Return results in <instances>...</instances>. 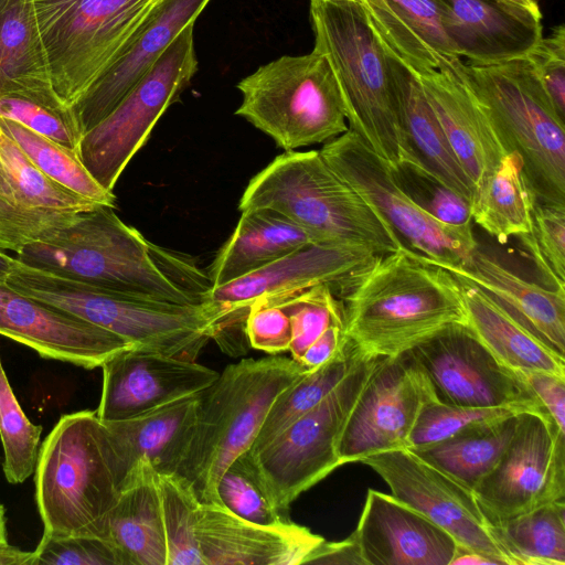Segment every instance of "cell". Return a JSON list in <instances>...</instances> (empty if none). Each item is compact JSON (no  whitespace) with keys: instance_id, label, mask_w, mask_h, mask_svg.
Wrapping results in <instances>:
<instances>
[{"instance_id":"cell-34","label":"cell","mask_w":565,"mask_h":565,"mask_svg":"<svg viewBox=\"0 0 565 565\" xmlns=\"http://www.w3.org/2000/svg\"><path fill=\"white\" fill-rule=\"evenodd\" d=\"M537 198L518 152H508L494 171L476 190L472 221L500 244L529 234Z\"/></svg>"},{"instance_id":"cell-37","label":"cell","mask_w":565,"mask_h":565,"mask_svg":"<svg viewBox=\"0 0 565 565\" xmlns=\"http://www.w3.org/2000/svg\"><path fill=\"white\" fill-rule=\"evenodd\" d=\"M492 525L509 565H565V500Z\"/></svg>"},{"instance_id":"cell-8","label":"cell","mask_w":565,"mask_h":565,"mask_svg":"<svg viewBox=\"0 0 565 565\" xmlns=\"http://www.w3.org/2000/svg\"><path fill=\"white\" fill-rule=\"evenodd\" d=\"M509 152L523 160L537 200L565 203V120L526 56L498 64H458Z\"/></svg>"},{"instance_id":"cell-33","label":"cell","mask_w":565,"mask_h":565,"mask_svg":"<svg viewBox=\"0 0 565 565\" xmlns=\"http://www.w3.org/2000/svg\"><path fill=\"white\" fill-rule=\"evenodd\" d=\"M6 93L62 100L51 82L33 0H0V94Z\"/></svg>"},{"instance_id":"cell-51","label":"cell","mask_w":565,"mask_h":565,"mask_svg":"<svg viewBox=\"0 0 565 565\" xmlns=\"http://www.w3.org/2000/svg\"><path fill=\"white\" fill-rule=\"evenodd\" d=\"M515 374L530 387L556 427L565 433V376L544 371Z\"/></svg>"},{"instance_id":"cell-53","label":"cell","mask_w":565,"mask_h":565,"mask_svg":"<svg viewBox=\"0 0 565 565\" xmlns=\"http://www.w3.org/2000/svg\"><path fill=\"white\" fill-rule=\"evenodd\" d=\"M33 552L0 542V565H32Z\"/></svg>"},{"instance_id":"cell-10","label":"cell","mask_w":565,"mask_h":565,"mask_svg":"<svg viewBox=\"0 0 565 565\" xmlns=\"http://www.w3.org/2000/svg\"><path fill=\"white\" fill-rule=\"evenodd\" d=\"M156 0H33L50 77L71 106L106 70Z\"/></svg>"},{"instance_id":"cell-32","label":"cell","mask_w":565,"mask_h":565,"mask_svg":"<svg viewBox=\"0 0 565 565\" xmlns=\"http://www.w3.org/2000/svg\"><path fill=\"white\" fill-rule=\"evenodd\" d=\"M386 54L412 150L438 179L472 203L476 188L457 159L418 77L387 50Z\"/></svg>"},{"instance_id":"cell-17","label":"cell","mask_w":565,"mask_h":565,"mask_svg":"<svg viewBox=\"0 0 565 565\" xmlns=\"http://www.w3.org/2000/svg\"><path fill=\"white\" fill-rule=\"evenodd\" d=\"M361 462L387 483L395 499L427 516L457 544L509 565L472 490L408 448L376 452Z\"/></svg>"},{"instance_id":"cell-25","label":"cell","mask_w":565,"mask_h":565,"mask_svg":"<svg viewBox=\"0 0 565 565\" xmlns=\"http://www.w3.org/2000/svg\"><path fill=\"white\" fill-rule=\"evenodd\" d=\"M460 57L419 76L425 97L476 190L509 152L487 111L463 79Z\"/></svg>"},{"instance_id":"cell-20","label":"cell","mask_w":565,"mask_h":565,"mask_svg":"<svg viewBox=\"0 0 565 565\" xmlns=\"http://www.w3.org/2000/svg\"><path fill=\"white\" fill-rule=\"evenodd\" d=\"M0 334L41 358L92 370L135 348L121 337L0 282Z\"/></svg>"},{"instance_id":"cell-15","label":"cell","mask_w":565,"mask_h":565,"mask_svg":"<svg viewBox=\"0 0 565 565\" xmlns=\"http://www.w3.org/2000/svg\"><path fill=\"white\" fill-rule=\"evenodd\" d=\"M473 492L491 524L565 500V433L548 414H519L508 447Z\"/></svg>"},{"instance_id":"cell-52","label":"cell","mask_w":565,"mask_h":565,"mask_svg":"<svg viewBox=\"0 0 565 565\" xmlns=\"http://www.w3.org/2000/svg\"><path fill=\"white\" fill-rule=\"evenodd\" d=\"M348 342L344 322L333 323L308 347L298 363L306 369H316L337 355Z\"/></svg>"},{"instance_id":"cell-9","label":"cell","mask_w":565,"mask_h":565,"mask_svg":"<svg viewBox=\"0 0 565 565\" xmlns=\"http://www.w3.org/2000/svg\"><path fill=\"white\" fill-rule=\"evenodd\" d=\"M236 87L242 103L235 114L286 151L326 143L349 130L333 71L315 50L268 62Z\"/></svg>"},{"instance_id":"cell-41","label":"cell","mask_w":565,"mask_h":565,"mask_svg":"<svg viewBox=\"0 0 565 565\" xmlns=\"http://www.w3.org/2000/svg\"><path fill=\"white\" fill-rule=\"evenodd\" d=\"M42 431L43 427L22 411L0 359V439L2 469L9 483H23L34 475Z\"/></svg>"},{"instance_id":"cell-44","label":"cell","mask_w":565,"mask_h":565,"mask_svg":"<svg viewBox=\"0 0 565 565\" xmlns=\"http://www.w3.org/2000/svg\"><path fill=\"white\" fill-rule=\"evenodd\" d=\"M531 412L521 407H468L431 399L422 408L407 448L420 450L476 426Z\"/></svg>"},{"instance_id":"cell-47","label":"cell","mask_w":565,"mask_h":565,"mask_svg":"<svg viewBox=\"0 0 565 565\" xmlns=\"http://www.w3.org/2000/svg\"><path fill=\"white\" fill-rule=\"evenodd\" d=\"M217 494L223 507L247 521L263 525L287 522L273 505L244 454L221 476Z\"/></svg>"},{"instance_id":"cell-42","label":"cell","mask_w":565,"mask_h":565,"mask_svg":"<svg viewBox=\"0 0 565 565\" xmlns=\"http://www.w3.org/2000/svg\"><path fill=\"white\" fill-rule=\"evenodd\" d=\"M388 169L398 186L434 218L448 225L471 226V201L445 184L422 161L405 160Z\"/></svg>"},{"instance_id":"cell-26","label":"cell","mask_w":565,"mask_h":565,"mask_svg":"<svg viewBox=\"0 0 565 565\" xmlns=\"http://www.w3.org/2000/svg\"><path fill=\"white\" fill-rule=\"evenodd\" d=\"M440 268L480 287L552 351L565 358L564 289L527 281L479 247L465 266Z\"/></svg>"},{"instance_id":"cell-30","label":"cell","mask_w":565,"mask_h":565,"mask_svg":"<svg viewBox=\"0 0 565 565\" xmlns=\"http://www.w3.org/2000/svg\"><path fill=\"white\" fill-rule=\"evenodd\" d=\"M462 291L467 327L508 369L544 371L565 376V358L520 323L494 298L471 281L455 276Z\"/></svg>"},{"instance_id":"cell-21","label":"cell","mask_w":565,"mask_h":565,"mask_svg":"<svg viewBox=\"0 0 565 565\" xmlns=\"http://www.w3.org/2000/svg\"><path fill=\"white\" fill-rule=\"evenodd\" d=\"M210 1L156 0L113 62L71 105L83 135L117 106Z\"/></svg>"},{"instance_id":"cell-55","label":"cell","mask_w":565,"mask_h":565,"mask_svg":"<svg viewBox=\"0 0 565 565\" xmlns=\"http://www.w3.org/2000/svg\"><path fill=\"white\" fill-rule=\"evenodd\" d=\"M15 263L17 258L9 256L0 249V282H7Z\"/></svg>"},{"instance_id":"cell-3","label":"cell","mask_w":565,"mask_h":565,"mask_svg":"<svg viewBox=\"0 0 565 565\" xmlns=\"http://www.w3.org/2000/svg\"><path fill=\"white\" fill-rule=\"evenodd\" d=\"M126 475L96 411L63 415L41 444L34 471L41 539L107 540Z\"/></svg>"},{"instance_id":"cell-29","label":"cell","mask_w":565,"mask_h":565,"mask_svg":"<svg viewBox=\"0 0 565 565\" xmlns=\"http://www.w3.org/2000/svg\"><path fill=\"white\" fill-rule=\"evenodd\" d=\"M200 393L132 418L103 422L127 473L140 458L158 473H177L192 438Z\"/></svg>"},{"instance_id":"cell-46","label":"cell","mask_w":565,"mask_h":565,"mask_svg":"<svg viewBox=\"0 0 565 565\" xmlns=\"http://www.w3.org/2000/svg\"><path fill=\"white\" fill-rule=\"evenodd\" d=\"M288 315L291 359L300 360L308 347L331 324L344 322L343 306L329 285H318L276 303Z\"/></svg>"},{"instance_id":"cell-57","label":"cell","mask_w":565,"mask_h":565,"mask_svg":"<svg viewBox=\"0 0 565 565\" xmlns=\"http://www.w3.org/2000/svg\"><path fill=\"white\" fill-rule=\"evenodd\" d=\"M501 1H504V2H508V3H512V4H515V6H520V7H523V8H527V9H531V10H540L537 3L535 0H501Z\"/></svg>"},{"instance_id":"cell-49","label":"cell","mask_w":565,"mask_h":565,"mask_svg":"<svg viewBox=\"0 0 565 565\" xmlns=\"http://www.w3.org/2000/svg\"><path fill=\"white\" fill-rule=\"evenodd\" d=\"M557 115L565 120V26H556L526 55Z\"/></svg>"},{"instance_id":"cell-5","label":"cell","mask_w":565,"mask_h":565,"mask_svg":"<svg viewBox=\"0 0 565 565\" xmlns=\"http://www.w3.org/2000/svg\"><path fill=\"white\" fill-rule=\"evenodd\" d=\"M270 209L316 244L384 255L406 247L390 224L324 161L319 150L286 151L246 186L239 211Z\"/></svg>"},{"instance_id":"cell-24","label":"cell","mask_w":565,"mask_h":565,"mask_svg":"<svg viewBox=\"0 0 565 565\" xmlns=\"http://www.w3.org/2000/svg\"><path fill=\"white\" fill-rule=\"evenodd\" d=\"M448 42L470 64L526 56L542 36V14L501 0H436Z\"/></svg>"},{"instance_id":"cell-35","label":"cell","mask_w":565,"mask_h":565,"mask_svg":"<svg viewBox=\"0 0 565 565\" xmlns=\"http://www.w3.org/2000/svg\"><path fill=\"white\" fill-rule=\"evenodd\" d=\"M0 161L14 188L21 210L41 235L68 222L76 213L98 204L58 184L44 174L0 128Z\"/></svg>"},{"instance_id":"cell-13","label":"cell","mask_w":565,"mask_h":565,"mask_svg":"<svg viewBox=\"0 0 565 565\" xmlns=\"http://www.w3.org/2000/svg\"><path fill=\"white\" fill-rule=\"evenodd\" d=\"M193 25H188L117 106L82 136L78 157L105 190L113 192L159 118L196 73Z\"/></svg>"},{"instance_id":"cell-14","label":"cell","mask_w":565,"mask_h":565,"mask_svg":"<svg viewBox=\"0 0 565 565\" xmlns=\"http://www.w3.org/2000/svg\"><path fill=\"white\" fill-rule=\"evenodd\" d=\"M330 168L390 224L403 244L436 266H465L478 248L471 226L437 221L395 182L387 163L354 131L319 150Z\"/></svg>"},{"instance_id":"cell-2","label":"cell","mask_w":565,"mask_h":565,"mask_svg":"<svg viewBox=\"0 0 565 565\" xmlns=\"http://www.w3.org/2000/svg\"><path fill=\"white\" fill-rule=\"evenodd\" d=\"M337 296L348 341L366 358L397 356L467 324L458 279L407 247L380 255Z\"/></svg>"},{"instance_id":"cell-4","label":"cell","mask_w":565,"mask_h":565,"mask_svg":"<svg viewBox=\"0 0 565 565\" xmlns=\"http://www.w3.org/2000/svg\"><path fill=\"white\" fill-rule=\"evenodd\" d=\"M313 50L335 76L349 129L388 166L419 160L403 125L386 50L361 0H310ZM420 161V160H419Z\"/></svg>"},{"instance_id":"cell-48","label":"cell","mask_w":565,"mask_h":565,"mask_svg":"<svg viewBox=\"0 0 565 565\" xmlns=\"http://www.w3.org/2000/svg\"><path fill=\"white\" fill-rule=\"evenodd\" d=\"M122 565L113 544L94 536L41 539L32 565Z\"/></svg>"},{"instance_id":"cell-11","label":"cell","mask_w":565,"mask_h":565,"mask_svg":"<svg viewBox=\"0 0 565 565\" xmlns=\"http://www.w3.org/2000/svg\"><path fill=\"white\" fill-rule=\"evenodd\" d=\"M377 359L363 356L320 403L262 449L244 452L279 513L341 466L342 430Z\"/></svg>"},{"instance_id":"cell-27","label":"cell","mask_w":565,"mask_h":565,"mask_svg":"<svg viewBox=\"0 0 565 565\" xmlns=\"http://www.w3.org/2000/svg\"><path fill=\"white\" fill-rule=\"evenodd\" d=\"M383 46L417 77L458 57L436 0H361Z\"/></svg>"},{"instance_id":"cell-1","label":"cell","mask_w":565,"mask_h":565,"mask_svg":"<svg viewBox=\"0 0 565 565\" xmlns=\"http://www.w3.org/2000/svg\"><path fill=\"white\" fill-rule=\"evenodd\" d=\"M114 206L76 213L45 231L15 257L20 263L99 289L149 301L202 306L188 286V260L148 242Z\"/></svg>"},{"instance_id":"cell-12","label":"cell","mask_w":565,"mask_h":565,"mask_svg":"<svg viewBox=\"0 0 565 565\" xmlns=\"http://www.w3.org/2000/svg\"><path fill=\"white\" fill-rule=\"evenodd\" d=\"M380 255L361 247L309 244L227 284L211 287L202 306L214 320L213 338L228 354L245 352V321L256 305L278 303L318 285L338 295Z\"/></svg>"},{"instance_id":"cell-45","label":"cell","mask_w":565,"mask_h":565,"mask_svg":"<svg viewBox=\"0 0 565 565\" xmlns=\"http://www.w3.org/2000/svg\"><path fill=\"white\" fill-rule=\"evenodd\" d=\"M520 238L548 288L565 290V203L536 200L532 232Z\"/></svg>"},{"instance_id":"cell-28","label":"cell","mask_w":565,"mask_h":565,"mask_svg":"<svg viewBox=\"0 0 565 565\" xmlns=\"http://www.w3.org/2000/svg\"><path fill=\"white\" fill-rule=\"evenodd\" d=\"M107 540L122 565H167V543L157 471L140 458L126 475L110 511Z\"/></svg>"},{"instance_id":"cell-54","label":"cell","mask_w":565,"mask_h":565,"mask_svg":"<svg viewBox=\"0 0 565 565\" xmlns=\"http://www.w3.org/2000/svg\"><path fill=\"white\" fill-rule=\"evenodd\" d=\"M461 564H466V565H479V564L499 565L494 559L458 544L450 565H461Z\"/></svg>"},{"instance_id":"cell-31","label":"cell","mask_w":565,"mask_h":565,"mask_svg":"<svg viewBox=\"0 0 565 565\" xmlns=\"http://www.w3.org/2000/svg\"><path fill=\"white\" fill-rule=\"evenodd\" d=\"M309 244L316 243L306 231L274 210L242 211L233 234L210 267L212 287L243 277Z\"/></svg>"},{"instance_id":"cell-50","label":"cell","mask_w":565,"mask_h":565,"mask_svg":"<svg viewBox=\"0 0 565 565\" xmlns=\"http://www.w3.org/2000/svg\"><path fill=\"white\" fill-rule=\"evenodd\" d=\"M249 347L277 354L289 350L291 327L288 315L276 303L253 306L246 317Z\"/></svg>"},{"instance_id":"cell-43","label":"cell","mask_w":565,"mask_h":565,"mask_svg":"<svg viewBox=\"0 0 565 565\" xmlns=\"http://www.w3.org/2000/svg\"><path fill=\"white\" fill-rule=\"evenodd\" d=\"M0 118L17 121L75 152L78 151L83 134L71 106L62 100H49L21 93L0 94Z\"/></svg>"},{"instance_id":"cell-40","label":"cell","mask_w":565,"mask_h":565,"mask_svg":"<svg viewBox=\"0 0 565 565\" xmlns=\"http://www.w3.org/2000/svg\"><path fill=\"white\" fill-rule=\"evenodd\" d=\"M167 543V565H203L196 540L201 502L189 481L178 473H158Z\"/></svg>"},{"instance_id":"cell-19","label":"cell","mask_w":565,"mask_h":565,"mask_svg":"<svg viewBox=\"0 0 565 565\" xmlns=\"http://www.w3.org/2000/svg\"><path fill=\"white\" fill-rule=\"evenodd\" d=\"M100 367L103 385L96 413L102 422L132 418L199 394L220 374L196 361L138 348L118 352Z\"/></svg>"},{"instance_id":"cell-36","label":"cell","mask_w":565,"mask_h":565,"mask_svg":"<svg viewBox=\"0 0 565 565\" xmlns=\"http://www.w3.org/2000/svg\"><path fill=\"white\" fill-rule=\"evenodd\" d=\"M518 417L486 423L412 451L473 491L500 460L515 433Z\"/></svg>"},{"instance_id":"cell-16","label":"cell","mask_w":565,"mask_h":565,"mask_svg":"<svg viewBox=\"0 0 565 565\" xmlns=\"http://www.w3.org/2000/svg\"><path fill=\"white\" fill-rule=\"evenodd\" d=\"M407 353L425 373L441 403L521 407L547 414L530 387L504 366L467 324L449 327Z\"/></svg>"},{"instance_id":"cell-7","label":"cell","mask_w":565,"mask_h":565,"mask_svg":"<svg viewBox=\"0 0 565 565\" xmlns=\"http://www.w3.org/2000/svg\"><path fill=\"white\" fill-rule=\"evenodd\" d=\"M7 284L108 330L138 349L196 361L213 338L214 321L203 306L132 298L30 267L18 259Z\"/></svg>"},{"instance_id":"cell-38","label":"cell","mask_w":565,"mask_h":565,"mask_svg":"<svg viewBox=\"0 0 565 565\" xmlns=\"http://www.w3.org/2000/svg\"><path fill=\"white\" fill-rule=\"evenodd\" d=\"M363 358L350 342L332 359L311 369L284 390L273 403L247 451H257L269 444L298 417L320 403Z\"/></svg>"},{"instance_id":"cell-6","label":"cell","mask_w":565,"mask_h":565,"mask_svg":"<svg viewBox=\"0 0 565 565\" xmlns=\"http://www.w3.org/2000/svg\"><path fill=\"white\" fill-rule=\"evenodd\" d=\"M310 370L284 356L245 359L227 365L200 393L192 438L177 473L201 503L222 505L221 476L250 448L277 396Z\"/></svg>"},{"instance_id":"cell-22","label":"cell","mask_w":565,"mask_h":565,"mask_svg":"<svg viewBox=\"0 0 565 565\" xmlns=\"http://www.w3.org/2000/svg\"><path fill=\"white\" fill-rule=\"evenodd\" d=\"M351 535L363 565H450L458 545L427 516L374 489Z\"/></svg>"},{"instance_id":"cell-18","label":"cell","mask_w":565,"mask_h":565,"mask_svg":"<svg viewBox=\"0 0 565 565\" xmlns=\"http://www.w3.org/2000/svg\"><path fill=\"white\" fill-rule=\"evenodd\" d=\"M435 398L427 376L409 353L379 358L342 430L341 465L407 448L422 408Z\"/></svg>"},{"instance_id":"cell-56","label":"cell","mask_w":565,"mask_h":565,"mask_svg":"<svg viewBox=\"0 0 565 565\" xmlns=\"http://www.w3.org/2000/svg\"><path fill=\"white\" fill-rule=\"evenodd\" d=\"M8 541L6 509L0 503V542Z\"/></svg>"},{"instance_id":"cell-39","label":"cell","mask_w":565,"mask_h":565,"mask_svg":"<svg viewBox=\"0 0 565 565\" xmlns=\"http://www.w3.org/2000/svg\"><path fill=\"white\" fill-rule=\"evenodd\" d=\"M0 128L49 178L95 203L115 205L114 193L90 175L77 152L10 119L0 118Z\"/></svg>"},{"instance_id":"cell-23","label":"cell","mask_w":565,"mask_h":565,"mask_svg":"<svg viewBox=\"0 0 565 565\" xmlns=\"http://www.w3.org/2000/svg\"><path fill=\"white\" fill-rule=\"evenodd\" d=\"M195 532L203 565L305 564L324 542L292 522L263 525L215 503L200 504Z\"/></svg>"}]
</instances>
